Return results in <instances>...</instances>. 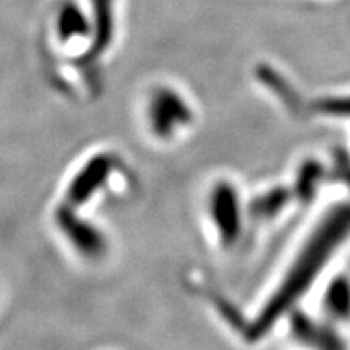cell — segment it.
Here are the masks:
<instances>
[{
	"label": "cell",
	"mask_w": 350,
	"mask_h": 350,
	"mask_svg": "<svg viewBox=\"0 0 350 350\" xmlns=\"http://www.w3.org/2000/svg\"><path fill=\"white\" fill-rule=\"evenodd\" d=\"M349 234L350 204H342L323 219L321 224L301 247L295 261L288 268L287 275L279 284L278 291L271 295L269 301L262 306L261 313L252 325V336H261L291 310V306L317 281L323 268H326Z\"/></svg>",
	"instance_id": "obj_1"
},
{
	"label": "cell",
	"mask_w": 350,
	"mask_h": 350,
	"mask_svg": "<svg viewBox=\"0 0 350 350\" xmlns=\"http://www.w3.org/2000/svg\"><path fill=\"white\" fill-rule=\"evenodd\" d=\"M191 120L190 107L177 91L159 90L154 93L150 106V122L152 131L159 137H170Z\"/></svg>",
	"instance_id": "obj_2"
},
{
	"label": "cell",
	"mask_w": 350,
	"mask_h": 350,
	"mask_svg": "<svg viewBox=\"0 0 350 350\" xmlns=\"http://www.w3.org/2000/svg\"><path fill=\"white\" fill-rule=\"evenodd\" d=\"M55 217L57 224H59L64 234L67 235V239L83 255L98 256L104 252L106 240H104L103 234L91 224H88L86 221L78 217L72 206H68V204L60 206Z\"/></svg>",
	"instance_id": "obj_3"
},
{
	"label": "cell",
	"mask_w": 350,
	"mask_h": 350,
	"mask_svg": "<svg viewBox=\"0 0 350 350\" xmlns=\"http://www.w3.org/2000/svg\"><path fill=\"white\" fill-rule=\"evenodd\" d=\"M113 163L107 154H99L88 161L80 174L73 178L67 191L68 206H80L86 203L100 187L106 183L112 172Z\"/></svg>",
	"instance_id": "obj_4"
},
{
	"label": "cell",
	"mask_w": 350,
	"mask_h": 350,
	"mask_svg": "<svg viewBox=\"0 0 350 350\" xmlns=\"http://www.w3.org/2000/svg\"><path fill=\"white\" fill-rule=\"evenodd\" d=\"M211 214L226 242L235 240L240 229V204L235 190L221 183L211 193Z\"/></svg>",
	"instance_id": "obj_5"
},
{
	"label": "cell",
	"mask_w": 350,
	"mask_h": 350,
	"mask_svg": "<svg viewBox=\"0 0 350 350\" xmlns=\"http://www.w3.org/2000/svg\"><path fill=\"white\" fill-rule=\"evenodd\" d=\"M94 8L96 39L93 44V55H98L109 46L112 39V3L113 0H91Z\"/></svg>",
	"instance_id": "obj_6"
},
{
	"label": "cell",
	"mask_w": 350,
	"mask_h": 350,
	"mask_svg": "<svg viewBox=\"0 0 350 350\" xmlns=\"http://www.w3.org/2000/svg\"><path fill=\"white\" fill-rule=\"evenodd\" d=\"M57 28H59V36L62 41H70L72 38H81L90 33V25H88L86 16L78 8L75 3H65L59 13L57 20Z\"/></svg>",
	"instance_id": "obj_7"
},
{
	"label": "cell",
	"mask_w": 350,
	"mask_h": 350,
	"mask_svg": "<svg viewBox=\"0 0 350 350\" xmlns=\"http://www.w3.org/2000/svg\"><path fill=\"white\" fill-rule=\"evenodd\" d=\"M326 306L336 318L350 317V284L339 279L331 284L326 295Z\"/></svg>",
	"instance_id": "obj_8"
}]
</instances>
